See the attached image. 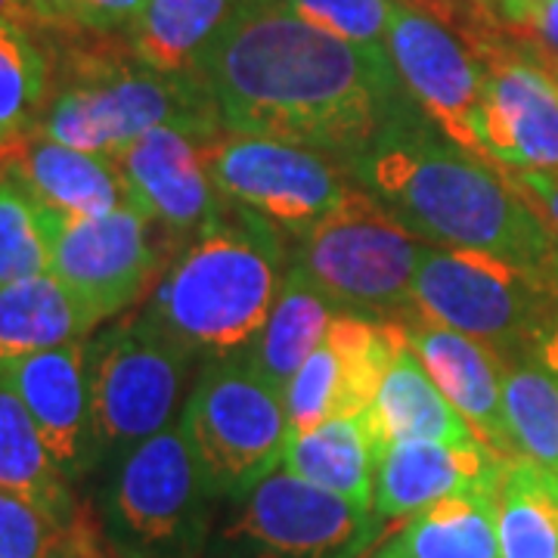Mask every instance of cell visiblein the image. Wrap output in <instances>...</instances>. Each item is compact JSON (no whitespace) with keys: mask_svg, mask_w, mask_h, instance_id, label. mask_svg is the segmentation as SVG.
Here are the masks:
<instances>
[{"mask_svg":"<svg viewBox=\"0 0 558 558\" xmlns=\"http://www.w3.org/2000/svg\"><path fill=\"white\" fill-rule=\"evenodd\" d=\"M196 75L223 131L339 161H357L391 121L418 106L388 47H357L301 20L282 0L236 3Z\"/></svg>","mask_w":558,"mask_h":558,"instance_id":"1","label":"cell"},{"mask_svg":"<svg viewBox=\"0 0 558 558\" xmlns=\"http://www.w3.org/2000/svg\"><path fill=\"white\" fill-rule=\"evenodd\" d=\"M425 116L413 106L354 161L363 190L428 245L484 252L543 274L558 252L553 227L512 180Z\"/></svg>","mask_w":558,"mask_h":558,"instance_id":"2","label":"cell"},{"mask_svg":"<svg viewBox=\"0 0 558 558\" xmlns=\"http://www.w3.org/2000/svg\"><path fill=\"white\" fill-rule=\"evenodd\" d=\"M286 255L282 230L227 202L171 260L143 314L196 357H240L277 304Z\"/></svg>","mask_w":558,"mask_h":558,"instance_id":"3","label":"cell"},{"mask_svg":"<svg viewBox=\"0 0 558 558\" xmlns=\"http://www.w3.org/2000/svg\"><path fill=\"white\" fill-rule=\"evenodd\" d=\"M153 128H180L208 140L223 131L196 72H156L121 50H75L65 78L40 109L35 131L97 156H116Z\"/></svg>","mask_w":558,"mask_h":558,"instance_id":"4","label":"cell"},{"mask_svg":"<svg viewBox=\"0 0 558 558\" xmlns=\"http://www.w3.org/2000/svg\"><path fill=\"white\" fill-rule=\"evenodd\" d=\"M286 267L299 270L341 314H416L413 279L428 242L422 245L366 190L351 186L326 218L286 236Z\"/></svg>","mask_w":558,"mask_h":558,"instance_id":"5","label":"cell"},{"mask_svg":"<svg viewBox=\"0 0 558 558\" xmlns=\"http://www.w3.org/2000/svg\"><path fill=\"white\" fill-rule=\"evenodd\" d=\"M416 314L490 344L497 354L524 351L558 329V299L539 270L469 252L428 245L413 279Z\"/></svg>","mask_w":558,"mask_h":558,"instance_id":"6","label":"cell"},{"mask_svg":"<svg viewBox=\"0 0 558 558\" xmlns=\"http://www.w3.org/2000/svg\"><path fill=\"white\" fill-rule=\"evenodd\" d=\"M180 432L211 497L242 499L282 462L286 400L242 357H215L183 403Z\"/></svg>","mask_w":558,"mask_h":558,"instance_id":"7","label":"cell"},{"mask_svg":"<svg viewBox=\"0 0 558 558\" xmlns=\"http://www.w3.org/2000/svg\"><path fill=\"white\" fill-rule=\"evenodd\" d=\"M208 499L180 422H171L119 457L102 497V534L121 558H196Z\"/></svg>","mask_w":558,"mask_h":558,"instance_id":"8","label":"cell"},{"mask_svg":"<svg viewBox=\"0 0 558 558\" xmlns=\"http://www.w3.org/2000/svg\"><path fill=\"white\" fill-rule=\"evenodd\" d=\"M193 357V351L143 311L116 319L97 339L84 341L100 459L124 457L171 425Z\"/></svg>","mask_w":558,"mask_h":558,"instance_id":"9","label":"cell"},{"mask_svg":"<svg viewBox=\"0 0 558 558\" xmlns=\"http://www.w3.org/2000/svg\"><path fill=\"white\" fill-rule=\"evenodd\" d=\"M38 218L50 274L78 301L90 326L134 307L159 274L161 252L149 236L153 223L134 205L90 218L38 205Z\"/></svg>","mask_w":558,"mask_h":558,"instance_id":"10","label":"cell"},{"mask_svg":"<svg viewBox=\"0 0 558 558\" xmlns=\"http://www.w3.org/2000/svg\"><path fill=\"white\" fill-rule=\"evenodd\" d=\"M484 62V97L469 149L519 171H558V87L537 53L502 38L494 22L469 32Z\"/></svg>","mask_w":558,"mask_h":558,"instance_id":"11","label":"cell"},{"mask_svg":"<svg viewBox=\"0 0 558 558\" xmlns=\"http://www.w3.org/2000/svg\"><path fill=\"white\" fill-rule=\"evenodd\" d=\"M202 159L220 199L255 211L286 236L314 227L351 190L339 159L282 140L220 131L202 140Z\"/></svg>","mask_w":558,"mask_h":558,"instance_id":"12","label":"cell"},{"mask_svg":"<svg viewBox=\"0 0 558 558\" xmlns=\"http://www.w3.org/2000/svg\"><path fill=\"white\" fill-rule=\"evenodd\" d=\"M379 531V515L286 469L258 481L223 527L245 558H354Z\"/></svg>","mask_w":558,"mask_h":558,"instance_id":"13","label":"cell"},{"mask_svg":"<svg viewBox=\"0 0 558 558\" xmlns=\"http://www.w3.org/2000/svg\"><path fill=\"white\" fill-rule=\"evenodd\" d=\"M407 341L398 319L336 314L326 339L286 385L289 432H311L339 416H360L379 391L391 357Z\"/></svg>","mask_w":558,"mask_h":558,"instance_id":"14","label":"cell"},{"mask_svg":"<svg viewBox=\"0 0 558 558\" xmlns=\"http://www.w3.org/2000/svg\"><path fill=\"white\" fill-rule=\"evenodd\" d=\"M385 47L410 97L447 137L469 149L472 119L484 97V62L469 40L462 44L435 16L398 3Z\"/></svg>","mask_w":558,"mask_h":558,"instance_id":"15","label":"cell"},{"mask_svg":"<svg viewBox=\"0 0 558 558\" xmlns=\"http://www.w3.org/2000/svg\"><path fill=\"white\" fill-rule=\"evenodd\" d=\"M112 161L124 180L128 205L171 240L196 236L227 205L205 168L202 140L180 128H153Z\"/></svg>","mask_w":558,"mask_h":558,"instance_id":"16","label":"cell"},{"mask_svg":"<svg viewBox=\"0 0 558 558\" xmlns=\"http://www.w3.org/2000/svg\"><path fill=\"white\" fill-rule=\"evenodd\" d=\"M0 385L22 400L65 478H84L100 462L84 369V341L3 360Z\"/></svg>","mask_w":558,"mask_h":558,"instance_id":"17","label":"cell"},{"mask_svg":"<svg viewBox=\"0 0 558 558\" xmlns=\"http://www.w3.org/2000/svg\"><path fill=\"white\" fill-rule=\"evenodd\" d=\"M403 329L407 344L416 351V357L444 391V398L472 425L481 444L502 459L519 457L502 407L506 360H499L490 344L425 317H410Z\"/></svg>","mask_w":558,"mask_h":558,"instance_id":"18","label":"cell"},{"mask_svg":"<svg viewBox=\"0 0 558 558\" xmlns=\"http://www.w3.org/2000/svg\"><path fill=\"white\" fill-rule=\"evenodd\" d=\"M509 459L490 447H453L440 440H395L376 457L373 512L379 519H410L438 499L497 484Z\"/></svg>","mask_w":558,"mask_h":558,"instance_id":"19","label":"cell"},{"mask_svg":"<svg viewBox=\"0 0 558 558\" xmlns=\"http://www.w3.org/2000/svg\"><path fill=\"white\" fill-rule=\"evenodd\" d=\"M0 171L13 178L32 199L62 215H106L128 205V190L116 161L84 153L35 128L0 149Z\"/></svg>","mask_w":558,"mask_h":558,"instance_id":"20","label":"cell"},{"mask_svg":"<svg viewBox=\"0 0 558 558\" xmlns=\"http://www.w3.org/2000/svg\"><path fill=\"white\" fill-rule=\"evenodd\" d=\"M360 416L373 435L376 457L381 447L395 440H440L453 447L481 444L472 425L444 398V391L428 376V369L422 366V360L407 341L391 357V366L381 376L376 398Z\"/></svg>","mask_w":558,"mask_h":558,"instance_id":"21","label":"cell"},{"mask_svg":"<svg viewBox=\"0 0 558 558\" xmlns=\"http://www.w3.org/2000/svg\"><path fill=\"white\" fill-rule=\"evenodd\" d=\"M497 484L438 499L403 521L369 558H502L497 534Z\"/></svg>","mask_w":558,"mask_h":558,"instance_id":"22","label":"cell"},{"mask_svg":"<svg viewBox=\"0 0 558 558\" xmlns=\"http://www.w3.org/2000/svg\"><path fill=\"white\" fill-rule=\"evenodd\" d=\"M282 469L373 509L376 444L363 416H339L311 432H289Z\"/></svg>","mask_w":558,"mask_h":558,"instance_id":"23","label":"cell"},{"mask_svg":"<svg viewBox=\"0 0 558 558\" xmlns=\"http://www.w3.org/2000/svg\"><path fill=\"white\" fill-rule=\"evenodd\" d=\"M332 317H336V307L323 299L299 270L286 267V279H282L270 317L264 323L258 339L252 341L248 351L240 357L282 395L286 385L301 369V363L326 339Z\"/></svg>","mask_w":558,"mask_h":558,"instance_id":"24","label":"cell"},{"mask_svg":"<svg viewBox=\"0 0 558 558\" xmlns=\"http://www.w3.org/2000/svg\"><path fill=\"white\" fill-rule=\"evenodd\" d=\"M69 484L22 400L0 385V490L35 502L62 527L78 531V506Z\"/></svg>","mask_w":558,"mask_h":558,"instance_id":"25","label":"cell"},{"mask_svg":"<svg viewBox=\"0 0 558 558\" xmlns=\"http://www.w3.org/2000/svg\"><path fill=\"white\" fill-rule=\"evenodd\" d=\"M236 3L240 0H146L128 28V47L156 72H196L205 47L218 38Z\"/></svg>","mask_w":558,"mask_h":558,"instance_id":"26","label":"cell"},{"mask_svg":"<svg viewBox=\"0 0 558 558\" xmlns=\"http://www.w3.org/2000/svg\"><path fill=\"white\" fill-rule=\"evenodd\" d=\"M90 329L78 301L53 274L0 286V363L84 341Z\"/></svg>","mask_w":558,"mask_h":558,"instance_id":"27","label":"cell"},{"mask_svg":"<svg viewBox=\"0 0 558 558\" xmlns=\"http://www.w3.org/2000/svg\"><path fill=\"white\" fill-rule=\"evenodd\" d=\"M497 534L502 558H558V472L524 457L502 465Z\"/></svg>","mask_w":558,"mask_h":558,"instance_id":"28","label":"cell"},{"mask_svg":"<svg viewBox=\"0 0 558 558\" xmlns=\"http://www.w3.org/2000/svg\"><path fill=\"white\" fill-rule=\"evenodd\" d=\"M502 407L515 453L558 472V373L521 360L502 373Z\"/></svg>","mask_w":558,"mask_h":558,"instance_id":"29","label":"cell"},{"mask_svg":"<svg viewBox=\"0 0 558 558\" xmlns=\"http://www.w3.org/2000/svg\"><path fill=\"white\" fill-rule=\"evenodd\" d=\"M50 94L47 57L20 20L0 16V149L25 137Z\"/></svg>","mask_w":558,"mask_h":558,"instance_id":"30","label":"cell"},{"mask_svg":"<svg viewBox=\"0 0 558 558\" xmlns=\"http://www.w3.org/2000/svg\"><path fill=\"white\" fill-rule=\"evenodd\" d=\"M50 274L38 202L13 178L0 174V286Z\"/></svg>","mask_w":558,"mask_h":558,"instance_id":"31","label":"cell"},{"mask_svg":"<svg viewBox=\"0 0 558 558\" xmlns=\"http://www.w3.org/2000/svg\"><path fill=\"white\" fill-rule=\"evenodd\" d=\"M301 20L351 40L357 47H385L398 0H282Z\"/></svg>","mask_w":558,"mask_h":558,"instance_id":"32","label":"cell"},{"mask_svg":"<svg viewBox=\"0 0 558 558\" xmlns=\"http://www.w3.org/2000/svg\"><path fill=\"white\" fill-rule=\"evenodd\" d=\"M72 534L35 502L0 490V558H57Z\"/></svg>","mask_w":558,"mask_h":558,"instance_id":"33","label":"cell"},{"mask_svg":"<svg viewBox=\"0 0 558 558\" xmlns=\"http://www.w3.org/2000/svg\"><path fill=\"white\" fill-rule=\"evenodd\" d=\"M499 16L549 72L558 62V0H499Z\"/></svg>","mask_w":558,"mask_h":558,"instance_id":"34","label":"cell"},{"mask_svg":"<svg viewBox=\"0 0 558 558\" xmlns=\"http://www.w3.org/2000/svg\"><path fill=\"white\" fill-rule=\"evenodd\" d=\"M146 0H78V32L112 35L128 32Z\"/></svg>","mask_w":558,"mask_h":558,"instance_id":"35","label":"cell"},{"mask_svg":"<svg viewBox=\"0 0 558 558\" xmlns=\"http://www.w3.org/2000/svg\"><path fill=\"white\" fill-rule=\"evenodd\" d=\"M16 20L53 32H78V0H16Z\"/></svg>","mask_w":558,"mask_h":558,"instance_id":"36","label":"cell"},{"mask_svg":"<svg viewBox=\"0 0 558 558\" xmlns=\"http://www.w3.org/2000/svg\"><path fill=\"white\" fill-rule=\"evenodd\" d=\"M512 183L531 199L543 220L558 230V171H519Z\"/></svg>","mask_w":558,"mask_h":558,"instance_id":"37","label":"cell"},{"mask_svg":"<svg viewBox=\"0 0 558 558\" xmlns=\"http://www.w3.org/2000/svg\"><path fill=\"white\" fill-rule=\"evenodd\" d=\"M543 277H546V282L553 286V292H556V299H558V252H556V258L549 260L546 264V270H543Z\"/></svg>","mask_w":558,"mask_h":558,"instance_id":"38","label":"cell"},{"mask_svg":"<svg viewBox=\"0 0 558 558\" xmlns=\"http://www.w3.org/2000/svg\"><path fill=\"white\" fill-rule=\"evenodd\" d=\"M0 16L16 20V0H0Z\"/></svg>","mask_w":558,"mask_h":558,"instance_id":"39","label":"cell"},{"mask_svg":"<svg viewBox=\"0 0 558 558\" xmlns=\"http://www.w3.org/2000/svg\"><path fill=\"white\" fill-rule=\"evenodd\" d=\"M549 75H553V81H556V87H558V62H553V65H549Z\"/></svg>","mask_w":558,"mask_h":558,"instance_id":"40","label":"cell"},{"mask_svg":"<svg viewBox=\"0 0 558 558\" xmlns=\"http://www.w3.org/2000/svg\"><path fill=\"white\" fill-rule=\"evenodd\" d=\"M240 3H252V0H240Z\"/></svg>","mask_w":558,"mask_h":558,"instance_id":"41","label":"cell"},{"mask_svg":"<svg viewBox=\"0 0 558 558\" xmlns=\"http://www.w3.org/2000/svg\"><path fill=\"white\" fill-rule=\"evenodd\" d=\"M497 3H499V0H497Z\"/></svg>","mask_w":558,"mask_h":558,"instance_id":"42","label":"cell"}]
</instances>
